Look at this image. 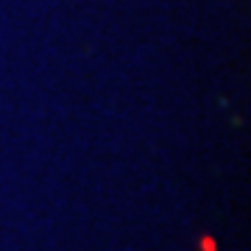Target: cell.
<instances>
[{"mask_svg": "<svg viewBox=\"0 0 251 251\" xmlns=\"http://www.w3.org/2000/svg\"><path fill=\"white\" fill-rule=\"evenodd\" d=\"M201 249L204 251H215V243L209 240V237H204V240H201Z\"/></svg>", "mask_w": 251, "mask_h": 251, "instance_id": "6da1fadb", "label": "cell"}]
</instances>
